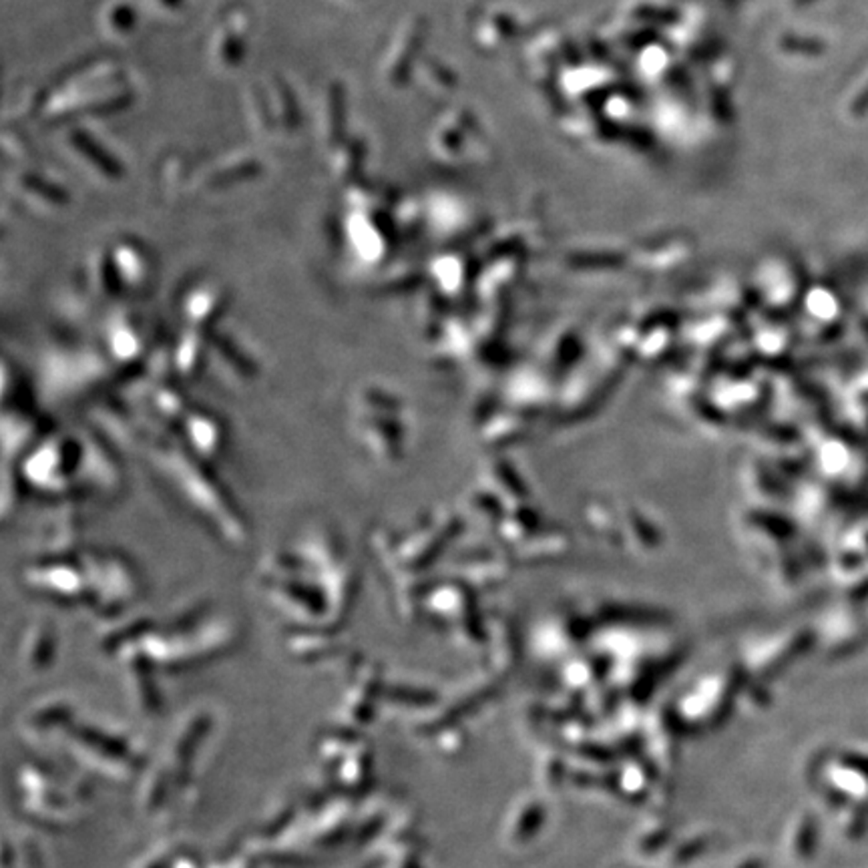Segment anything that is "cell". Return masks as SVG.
I'll list each match as a JSON object with an SVG mask.
<instances>
[{
    "instance_id": "7a4b0ae2",
    "label": "cell",
    "mask_w": 868,
    "mask_h": 868,
    "mask_svg": "<svg viewBox=\"0 0 868 868\" xmlns=\"http://www.w3.org/2000/svg\"><path fill=\"white\" fill-rule=\"evenodd\" d=\"M258 171H260V163L255 161L253 157L238 153L230 157V160H222L220 163L212 165L203 177H205V185L222 187V185L242 181L245 180V177H252Z\"/></svg>"
},
{
    "instance_id": "6da1fadb",
    "label": "cell",
    "mask_w": 868,
    "mask_h": 868,
    "mask_svg": "<svg viewBox=\"0 0 868 868\" xmlns=\"http://www.w3.org/2000/svg\"><path fill=\"white\" fill-rule=\"evenodd\" d=\"M250 33V16L242 8H232L215 26L212 41V58L223 67H238L243 58Z\"/></svg>"
},
{
    "instance_id": "ba28073f",
    "label": "cell",
    "mask_w": 868,
    "mask_h": 868,
    "mask_svg": "<svg viewBox=\"0 0 868 868\" xmlns=\"http://www.w3.org/2000/svg\"><path fill=\"white\" fill-rule=\"evenodd\" d=\"M519 818L521 822H517V826L512 828V841L525 842L529 838H532L531 834L539 828L542 821V808L539 806V802H529V806L521 812Z\"/></svg>"
},
{
    "instance_id": "277c9868",
    "label": "cell",
    "mask_w": 868,
    "mask_h": 868,
    "mask_svg": "<svg viewBox=\"0 0 868 868\" xmlns=\"http://www.w3.org/2000/svg\"><path fill=\"white\" fill-rule=\"evenodd\" d=\"M73 150L78 157H81V155L87 157V160H88L87 163L91 165L93 170H97L98 173L107 175L108 180H113V177L119 175V170H117V165H115V160L113 161L108 160V155L101 150V147H98V143H93L85 133L73 137Z\"/></svg>"
},
{
    "instance_id": "5b68a950",
    "label": "cell",
    "mask_w": 868,
    "mask_h": 868,
    "mask_svg": "<svg viewBox=\"0 0 868 868\" xmlns=\"http://www.w3.org/2000/svg\"><path fill=\"white\" fill-rule=\"evenodd\" d=\"M326 111L328 115L324 117L322 131H324V140L328 143L340 141L342 131H344V91L342 87H332V91L328 93V103H326Z\"/></svg>"
},
{
    "instance_id": "8992f818",
    "label": "cell",
    "mask_w": 868,
    "mask_h": 868,
    "mask_svg": "<svg viewBox=\"0 0 868 868\" xmlns=\"http://www.w3.org/2000/svg\"><path fill=\"white\" fill-rule=\"evenodd\" d=\"M135 21H137V15L133 11V6L129 3H123V0H115V3L107 6L103 26L111 36H127L131 35Z\"/></svg>"
},
{
    "instance_id": "52a82bcc",
    "label": "cell",
    "mask_w": 868,
    "mask_h": 868,
    "mask_svg": "<svg viewBox=\"0 0 868 868\" xmlns=\"http://www.w3.org/2000/svg\"><path fill=\"white\" fill-rule=\"evenodd\" d=\"M362 161H364L362 143L350 141L336 153V167H334V173H336L338 177H350L360 170Z\"/></svg>"
},
{
    "instance_id": "3957f363",
    "label": "cell",
    "mask_w": 868,
    "mask_h": 868,
    "mask_svg": "<svg viewBox=\"0 0 868 868\" xmlns=\"http://www.w3.org/2000/svg\"><path fill=\"white\" fill-rule=\"evenodd\" d=\"M265 98H268L274 125H280L284 131H292L295 121H298V108H295L290 87L280 78H275V81L272 78L270 88L265 91Z\"/></svg>"
},
{
    "instance_id": "9c48e42d",
    "label": "cell",
    "mask_w": 868,
    "mask_h": 868,
    "mask_svg": "<svg viewBox=\"0 0 868 868\" xmlns=\"http://www.w3.org/2000/svg\"><path fill=\"white\" fill-rule=\"evenodd\" d=\"M153 5H155L157 11L175 13V11H180V8H181L183 0H153Z\"/></svg>"
}]
</instances>
